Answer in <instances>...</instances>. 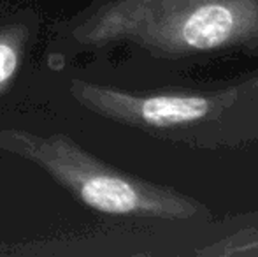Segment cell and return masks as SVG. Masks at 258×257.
I'll return each mask as SVG.
<instances>
[{"instance_id": "6da1fadb", "label": "cell", "mask_w": 258, "mask_h": 257, "mask_svg": "<svg viewBox=\"0 0 258 257\" xmlns=\"http://www.w3.org/2000/svg\"><path fill=\"white\" fill-rule=\"evenodd\" d=\"M69 48L130 42L156 57L258 46V0H99L61 30Z\"/></svg>"}, {"instance_id": "7a4b0ae2", "label": "cell", "mask_w": 258, "mask_h": 257, "mask_svg": "<svg viewBox=\"0 0 258 257\" xmlns=\"http://www.w3.org/2000/svg\"><path fill=\"white\" fill-rule=\"evenodd\" d=\"M0 148L34 162L79 202L104 215L163 220L209 217L195 199L111 168L63 134L0 129Z\"/></svg>"}, {"instance_id": "3957f363", "label": "cell", "mask_w": 258, "mask_h": 257, "mask_svg": "<svg viewBox=\"0 0 258 257\" xmlns=\"http://www.w3.org/2000/svg\"><path fill=\"white\" fill-rule=\"evenodd\" d=\"M256 79L206 93H134L85 79H72L69 90L83 108L107 120L146 132L177 134L202 130V124L223 118L244 102Z\"/></svg>"}, {"instance_id": "277c9868", "label": "cell", "mask_w": 258, "mask_h": 257, "mask_svg": "<svg viewBox=\"0 0 258 257\" xmlns=\"http://www.w3.org/2000/svg\"><path fill=\"white\" fill-rule=\"evenodd\" d=\"M30 28L27 25L13 23L0 27V93L13 85L25 59Z\"/></svg>"}]
</instances>
